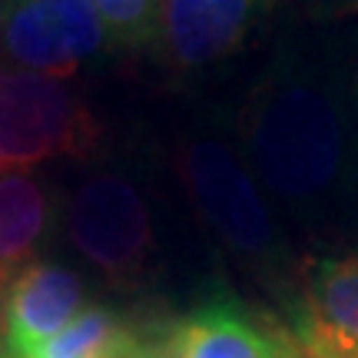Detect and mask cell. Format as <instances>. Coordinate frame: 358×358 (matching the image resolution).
<instances>
[{"instance_id":"cell-13","label":"cell","mask_w":358,"mask_h":358,"mask_svg":"<svg viewBox=\"0 0 358 358\" xmlns=\"http://www.w3.org/2000/svg\"><path fill=\"white\" fill-rule=\"evenodd\" d=\"M302 358H306V355H302Z\"/></svg>"},{"instance_id":"cell-5","label":"cell","mask_w":358,"mask_h":358,"mask_svg":"<svg viewBox=\"0 0 358 358\" xmlns=\"http://www.w3.org/2000/svg\"><path fill=\"white\" fill-rule=\"evenodd\" d=\"M90 0H0V53L20 70L64 80L110 50Z\"/></svg>"},{"instance_id":"cell-7","label":"cell","mask_w":358,"mask_h":358,"mask_svg":"<svg viewBox=\"0 0 358 358\" xmlns=\"http://www.w3.org/2000/svg\"><path fill=\"white\" fill-rule=\"evenodd\" d=\"M140 358H302L292 335L272 329L232 299H209L153 332Z\"/></svg>"},{"instance_id":"cell-6","label":"cell","mask_w":358,"mask_h":358,"mask_svg":"<svg viewBox=\"0 0 358 358\" xmlns=\"http://www.w3.org/2000/svg\"><path fill=\"white\" fill-rule=\"evenodd\" d=\"M275 0H159L153 50L176 77H199L243 50Z\"/></svg>"},{"instance_id":"cell-4","label":"cell","mask_w":358,"mask_h":358,"mask_svg":"<svg viewBox=\"0 0 358 358\" xmlns=\"http://www.w3.org/2000/svg\"><path fill=\"white\" fill-rule=\"evenodd\" d=\"M66 236L100 275L133 285L156 252V226L146 196L120 173H93L66 206Z\"/></svg>"},{"instance_id":"cell-11","label":"cell","mask_w":358,"mask_h":358,"mask_svg":"<svg viewBox=\"0 0 358 358\" xmlns=\"http://www.w3.org/2000/svg\"><path fill=\"white\" fill-rule=\"evenodd\" d=\"M143 332L106 306L83 308L30 358H140Z\"/></svg>"},{"instance_id":"cell-9","label":"cell","mask_w":358,"mask_h":358,"mask_svg":"<svg viewBox=\"0 0 358 358\" xmlns=\"http://www.w3.org/2000/svg\"><path fill=\"white\" fill-rule=\"evenodd\" d=\"M292 338L306 358H358V256L308 262Z\"/></svg>"},{"instance_id":"cell-2","label":"cell","mask_w":358,"mask_h":358,"mask_svg":"<svg viewBox=\"0 0 358 358\" xmlns=\"http://www.w3.org/2000/svg\"><path fill=\"white\" fill-rule=\"evenodd\" d=\"M179 176L206 229L232 256L262 266L279 259L275 219L243 156H236L216 136H192L179 150Z\"/></svg>"},{"instance_id":"cell-10","label":"cell","mask_w":358,"mask_h":358,"mask_svg":"<svg viewBox=\"0 0 358 358\" xmlns=\"http://www.w3.org/2000/svg\"><path fill=\"white\" fill-rule=\"evenodd\" d=\"M53 196L30 169H0V295L37 262L53 229Z\"/></svg>"},{"instance_id":"cell-1","label":"cell","mask_w":358,"mask_h":358,"mask_svg":"<svg viewBox=\"0 0 358 358\" xmlns=\"http://www.w3.org/2000/svg\"><path fill=\"white\" fill-rule=\"evenodd\" d=\"M239 136L249 173L282 206L315 209L345 182V106L319 70L272 66L245 100Z\"/></svg>"},{"instance_id":"cell-3","label":"cell","mask_w":358,"mask_h":358,"mask_svg":"<svg viewBox=\"0 0 358 358\" xmlns=\"http://www.w3.org/2000/svg\"><path fill=\"white\" fill-rule=\"evenodd\" d=\"M93 143L96 120L70 83L0 66V169L83 156Z\"/></svg>"},{"instance_id":"cell-8","label":"cell","mask_w":358,"mask_h":358,"mask_svg":"<svg viewBox=\"0 0 358 358\" xmlns=\"http://www.w3.org/2000/svg\"><path fill=\"white\" fill-rule=\"evenodd\" d=\"M83 279L57 262L27 266L3 295L0 358H30L83 312Z\"/></svg>"},{"instance_id":"cell-12","label":"cell","mask_w":358,"mask_h":358,"mask_svg":"<svg viewBox=\"0 0 358 358\" xmlns=\"http://www.w3.org/2000/svg\"><path fill=\"white\" fill-rule=\"evenodd\" d=\"M90 3L100 13L113 43L127 50L153 47L156 24H159V0H90Z\"/></svg>"}]
</instances>
